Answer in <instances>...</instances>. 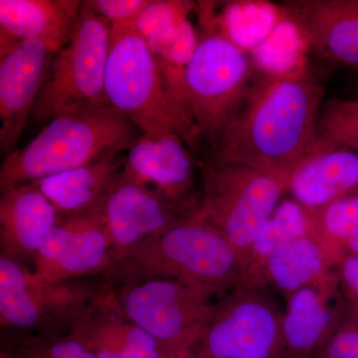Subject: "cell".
Here are the masks:
<instances>
[{
  "instance_id": "25",
  "label": "cell",
  "mask_w": 358,
  "mask_h": 358,
  "mask_svg": "<svg viewBox=\"0 0 358 358\" xmlns=\"http://www.w3.org/2000/svg\"><path fill=\"white\" fill-rule=\"evenodd\" d=\"M339 148L358 152V98L331 99L322 103L313 155Z\"/></svg>"
},
{
  "instance_id": "3",
  "label": "cell",
  "mask_w": 358,
  "mask_h": 358,
  "mask_svg": "<svg viewBox=\"0 0 358 358\" xmlns=\"http://www.w3.org/2000/svg\"><path fill=\"white\" fill-rule=\"evenodd\" d=\"M141 136L140 129L110 105L52 120L27 145L4 157L0 192L126 152Z\"/></svg>"
},
{
  "instance_id": "26",
  "label": "cell",
  "mask_w": 358,
  "mask_h": 358,
  "mask_svg": "<svg viewBox=\"0 0 358 358\" xmlns=\"http://www.w3.org/2000/svg\"><path fill=\"white\" fill-rule=\"evenodd\" d=\"M188 4L171 0H150L134 20L136 31L150 49L167 41L187 20Z\"/></svg>"
},
{
  "instance_id": "8",
  "label": "cell",
  "mask_w": 358,
  "mask_h": 358,
  "mask_svg": "<svg viewBox=\"0 0 358 358\" xmlns=\"http://www.w3.org/2000/svg\"><path fill=\"white\" fill-rule=\"evenodd\" d=\"M119 284L108 286L122 313L162 348L199 345L215 307L213 296L164 278L129 280Z\"/></svg>"
},
{
  "instance_id": "6",
  "label": "cell",
  "mask_w": 358,
  "mask_h": 358,
  "mask_svg": "<svg viewBox=\"0 0 358 358\" xmlns=\"http://www.w3.org/2000/svg\"><path fill=\"white\" fill-rule=\"evenodd\" d=\"M110 44V23L83 2L72 39L52 59L32 112L34 124L44 127L63 115L109 106L105 74Z\"/></svg>"
},
{
  "instance_id": "18",
  "label": "cell",
  "mask_w": 358,
  "mask_h": 358,
  "mask_svg": "<svg viewBox=\"0 0 358 358\" xmlns=\"http://www.w3.org/2000/svg\"><path fill=\"white\" fill-rule=\"evenodd\" d=\"M82 6L78 0H0L1 54L37 40L56 55L72 39Z\"/></svg>"
},
{
  "instance_id": "27",
  "label": "cell",
  "mask_w": 358,
  "mask_h": 358,
  "mask_svg": "<svg viewBox=\"0 0 358 358\" xmlns=\"http://www.w3.org/2000/svg\"><path fill=\"white\" fill-rule=\"evenodd\" d=\"M6 348L13 358H96L70 334L23 336Z\"/></svg>"
},
{
  "instance_id": "4",
  "label": "cell",
  "mask_w": 358,
  "mask_h": 358,
  "mask_svg": "<svg viewBox=\"0 0 358 358\" xmlns=\"http://www.w3.org/2000/svg\"><path fill=\"white\" fill-rule=\"evenodd\" d=\"M105 92L110 107L128 117L141 134L155 138L176 134L189 148L201 141L134 22L110 25Z\"/></svg>"
},
{
  "instance_id": "29",
  "label": "cell",
  "mask_w": 358,
  "mask_h": 358,
  "mask_svg": "<svg viewBox=\"0 0 358 358\" xmlns=\"http://www.w3.org/2000/svg\"><path fill=\"white\" fill-rule=\"evenodd\" d=\"M150 0H89L84 1L96 15L110 25L134 22Z\"/></svg>"
},
{
  "instance_id": "7",
  "label": "cell",
  "mask_w": 358,
  "mask_h": 358,
  "mask_svg": "<svg viewBox=\"0 0 358 358\" xmlns=\"http://www.w3.org/2000/svg\"><path fill=\"white\" fill-rule=\"evenodd\" d=\"M250 75L248 56L232 39L214 32L199 38L185 67V100L200 140L212 150L248 95Z\"/></svg>"
},
{
  "instance_id": "28",
  "label": "cell",
  "mask_w": 358,
  "mask_h": 358,
  "mask_svg": "<svg viewBox=\"0 0 358 358\" xmlns=\"http://www.w3.org/2000/svg\"><path fill=\"white\" fill-rule=\"evenodd\" d=\"M312 358H358V317L348 313Z\"/></svg>"
},
{
  "instance_id": "19",
  "label": "cell",
  "mask_w": 358,
  "mask_h": 358,
  "mask_svg": "<svg viewBox=\"0 0 358 358\" xmlns=\"http://www.w3.org/2000/svg\"><path fill=\"white\" fill-rule=\"evenodd\" d=\"M53 204L34 183L1 193L0 248L1 256L32 266L34 257L58 223ZM31 268V267H30Z\"/></svg>"
},
{
  "instance_id": "13",
  "label": "cell",
  "mask_w": 358,
  "mask_h": 358,
  "mask_svg": "<svg viewBox=\"0 0 358 358\" xmlns=\"http://www.w3.org/2000/svg\"><path fill=\"white\" fill-rule=\"evenodd\" d=\"M55 54L37 40L18 42L0 58V150L17 148Z\"/></svg>"
},
{
  "instance_id": "33",
  "label": "cell",
  "mask_w": 358,
  "mask_h": 358,
  "mask_svg": "<svg viewBox=\"0 0 358 358\" xmlns=\"http://www.w3.org/2000/svg\"><path fill=\"white\" fill-rule=\"evenodd\" d=\"M352 94L355 95L353 98H358V78L357 81L353 85Z\"/></svg>"
},
{
  "instance_id": "14",
  "label": "cell",
  "mask_w": 358,
  "mask_h": 358,
  "mask_svg": "<svg viewBox=\"0 0 358 358\" xmlns=\"http://www.w3.org/2000/svg\"><path fill=\"white\" fill-rule=\"evenodd\" d=\"M195 174L189 148L176 134H141L124 152L122 176L174 203H196L190 199Z\"/></svg>"
},
{
  "instance_id": "16",
  "label": "cell",
  "mask_w": 358,
  "mask_h": 358,
  "mask_svg": "<svg viewBox=\"0 0 358 358\" xmlns=\"http://www.w3.org/2000/svg\"><path fill=\"white\" fill-rule=\"evenodd\" d=\"M286 300L282 317L285 358H312L348 315L336 271Z\"/></svg>"
},
{
  "instance_id": "15",
  "label": "cell",
  "mask_w": 358,
  "mask_h": 358,
  "mask_svg": "<svg viewBox=\"0 0 358 358\" xmlns=\"http://www.w3.org/2000/svg\"><path fill=\"white\" fill-rule=\"evenodd\" d=\"M68 334L96 358H162L164 352L152 336L122 313L108 284L102 285Z\"/></svg>"
},
{
  "instance_id": "20",
  "label": "cell",
  "mask_w": 358,
  "mask_h": 358,
  "mask_svg": "<svg viewBox=\"0 0 358 358\" xmlns=\"http://www.w3.org/2000/svg\"><path fill=\"white\" fill-rule=\"evenodd\" d=\"M124 152H115L33 183L53 204L60 217L100 211L121 176Z\"/></svg>"
},
{
  "instance_id": "22",
  "label": "cell",
  "mask_w": 358,
  "mask_h": 358,
  "mask_svg": "<svg viewBox=\"0 0 358 358\" xmlns=\"http://www.w3.org/2000/svg\"><path fill=\"white\" fill-rule=\"evenodd\" d=\"M322 244L313 234L280 247L264 263L257 288L272 287L288 298L333 274Z\"/></svg>"
},
{
  "instance_id": "12",
  "label": "cell",
  "mask_w": 358,
  "mask_h": 358,
  "mask_svg": "<svg viewBox=\"0 0 358 358\" xmlns=\"http://www.w3.org/2000/svg\"><path fill=\"white\" fill-rule=\"evenodd\" d=\"M114 264L101 210L60 217L33 260L31 270L48 282L107 274Z\"/></svg>"
},
{
  "instance_id": "24",
  "label": "cell",
  "mask_w": 358,
  "mask_h": 358,
  "mask_svg": "<svg viewBox=\"0 0 358 358\" xmlns=\"http://www.w3.org/2000/svg\"><path fill=\"white\" fill-rule=\"evenodd\" d=\"M312 234L334 268L345 256H358V192L310 210Z\"/></svg>"
},
{
  "instance_id": "21",
  "label": "cell",
  "mask_w": 358,
  "mask_h": 358,
  "mask_svg": "<svg viewBox=\"0 0 358 358\" xmlns=\"http://www.w3.org/2000/svg\"><path fill=\"white\" fill-rule=\"evenodd\" d=\"M287 192L310 210L358 192V155L333 150L307 157L289 178Z\"/></svg>"
},
{
  "instance_id": "11",
  "label": "cell",
  "mask_w": 358,
  "mask_h": 358,
  "mask_svg": "<svg viewBox=\"0 0 358 358\" xmlns=\"http://www.w3.org/2000/svg\"><path fill=\"white\" fill-rule=\"evenodd\" d=\"M196 205L197 202L169 201L121 174L101 207L114 256L113 266L131 250L160 236L189 216Z\"/></svg>"
},
{
  "instance_id": "32",
  "label": "cell",
  "mask_w": 358,
  "mask_h": 358,
  "mask_svg": "<svg viewBox=\"0 0 358 358\" xmlns=\"http://www.w3.org/2000/svg\"><path fill=\"white\" fill-rule=\"evenodd\" d=\"M0 358H13L11 357L10 353L6 348H2L1 352H0Z\"/></svg>"
},
{
  "instance_id": "10",
  "label": "cell",
  "mask_w": 358,
  "mask_h": 358,
  "mask_svg": "<svg viewBox=\"0 0 358 358\" xmlns=\"http://www.w3.org/2000/svg\"><path fill=\"white\" fill-rule=\"evenodd\" d=\"M102 286L81 280L48 282L30 267L0 256V324L2 331L27 336L58 324L70 327Z\"/></svg>"
},
{
  "instance_id": "31",
  "label": "cell",
  "mask_w": 358,
  "mask_h": 358,
  "mask_svg": "<svg viewBox=\"0 0 358 358\" xmlns=\"http://www.w3.org/2000/svg\"><path fill=\"white\" fill-rule=\"evenodd\" d=\"M162 358H203L200 355L197 346L195 348H174L164 350Z\"/></svg>"
},
{
  "instance_id": "23",
  "label": "cell",
  "mask_w": 358,
  "mask_h": 358,
  "mask_svg": "<svg viewBox=\"0 0 358 358\" xmlns=\"http://www.w3.org/2000/svg\"><path fill=\"white\" fill-rule=\"evenodd\" d=\"M312 231L310 210L296 200H281L252 245L242 287L257 288L261 268L268 257L280 247L312 234Z\"/></svg>"
},
{
  "instance_id": "5",
  "label": "cell",
  "mask_w": 358,
  "mask_h": 358,
  "mask_svg": "<svg viewBox=\"0 0 358 358\" xmlns=\"http://www.w3.org/2000/svg\"><path fill=\"white\" fill-rule=\"evenodd\" d=\"M200 179L201 192L192 215L218 230L246 267L252 245L281 202L289 178L210 157L200 169Z\"/></svg>"
},
{
  "instance_id": "17",
  "label": "cell",
  "mask_w": 358,
  "mask_h": 358,
  "mask_svg": "<svg viewBox=\"0 0 358 358\" xmlns=\"http://www.w3.org/2000/svg\"><path fill=\"white\" fill-rule=\"evenodd\" d=\"M285 9L315 53L358 68V0H296Z\"/></svg>"
},
{
  "instance_id": "2",
  "label": "cell",
  "mask_w": 358,
  "mask_h": 358,
  "mask_svg": "<svg viewBox=\"0 0 358 358\" xmlns=\"http://www.w3.org/2000/svg\"><path fill=\"white\" fill-rule=\"evenodd\" d=\"M245 262L232 244L192 213L166 233L122 257L107 273L120 282L176 280L213 296L243 286Z\"/></svg>"
},
{
  "instance_id": "9",
  "label": "cell",
  "mask_w": 358,
  "mask_h": 358,
  "mask_svg": "<svg viewBox=\"0 0 358 358\" xmlns=\"http://www.w3.org/2000/svg\"><path fill=\"white\" fill-rule=\"evenodd\" d=\"M282 317L265 289L238 287L216 301L197 350L203 358H285Z\"/></svg>"
},
{
  "instance_id": "1",
  "label": "cell",
  "mask_w": 358,
  "mask_h": 358,
  "mask_svg": "<svg viewBox=\"0 0 358 358\" xmlns=\"http://www.w3.org/2000/svg\"><path fill=\"white\" fill-rule=\"evenodd\" d=\"M324 89L301 73L274 74L250 89L211 159L289 178L313 155Z\"/></svg>"
},
{
  "instance_id": "30",
  "label": "cell",
  "mask_w": 358,
  "mask_h": 358,
  "mask_svg": "<svg viewBox=\"0 0 358 358\" xmlns=\"http://www.w3.org/2000/svg\"><path fill=\"white\" fill-rule=\"evenodd\" d=\"M334 271L348 313L358 317V256H345Z\"/></svg>"
}]
</instances>
